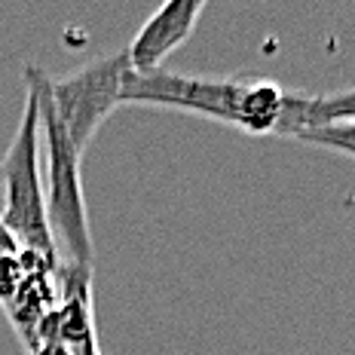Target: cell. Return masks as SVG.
<instances>
[{"label": "cell", "instance_id": "obj_9", "mask_svg": "<svg viewBox=\"0 0 355 355\" xmlns=\"http://www.w3.org/2000/svg\"><path fill=\"white\" fill-rule=\"evenodd\" d=\"M25 266H21L19 254H0V306H6L19 294L21 282H25Z\"/></svg>", "mask_w": 355, "mask_h": 355}, {"label": "cell", "instance_id": "obj_8", "mask_svg": "<svg viewBox=\"0 0 355 355\" xmlns=\"http://www.w3.org/2000/svg\"><path fill=\"white\" fill-rule=\"evenodd\" d=\"M297 141L324 147V150L346 153V157L355 159V116L352 120H340V123L322 125V129H313V132H306V135H300Z\"/></svg>", "mask_w": 355, "mask_h": 355}, {"label": "cell", "instance_id": "obj_10", "mask_svg": "<svg viewBox=\"0 0 355 355\" xmlns=\"http://www.w3.org/2000/svg\"><path fill=\"white\" fill-rule=\"evenodd\" d=\"M21 245H19V239L10 233V227L3 224V218H0V254H19Z\"/></svg>", "mask_w": 355, "mask_h": 355}, {"label": "cell", "instance_id": "obj_6", "mask_svg": "<svg viewBox=\"0 0 355 355\" xmlns=\"http://www.w3.org/2000/svg\"><path fill=\"white\" fill-rule=\"evenodd\" d=\"M205 0H168L141 25L135 40L125 46L132 71H157L181 43L196 31Z\"/></svg>", "mask_w": 355, "mask_h": 355}, {"label": "cell", "instance_id": "obj_3", "mask_svg": "<svg viewBox=\"0 0 355 355\" xmlns=\"http://www.w3.org/2000/svg\"><path fill=\"white\" fill-rule=\"evenodd\" d=\"M43 135H40V110L31 89H25V110H21L19 129L0 159L3 175V209L0 218L19 239L21 248L40 251L55 257L53 236L46 227V202H43V166H40Z\"/></svg>", "mask_w": 355, "mask_h": 355}, {"label": "cell", "instance_id": "obj_5", "mask_svg": "<svg viewBox=\"0 0 355 355\" xmlns=\"http://www.w3.org/2000/svg\"><path fill=\"white\" fill-rule=\"evenodd\" d=\"M92 276L95 266L80 263H58V306L43 319L37 331V343L58 340L71 346L73 355H105L98 343V324H95V303H92Z\"/></svg>", "mask_w": 355, "mask_h": 355}, {"label": "cell", "instance_id": "obj_2", "mask_svg": "<svg viewBox=\"0 0 355 355\" xmlns=\"http://www.w3.org/2000/svg\"><path fill=\"white\" fill-rule=\"evenodd\" d=\"M25 89H31L40 110V135H43V202H46V227L53 236L58 263L95 266L92 230H89V211L83 199V175H80V153L73 150L71 138L64 135L62 123L55 120L49 105V73L40 64L21 68Z\"/></svg>", "mask_w": 355, "mask_h": 355}, {"label": "cell", "instance_id": "obj_11", "mask_svg": "<svg viewBox=\"0 0 355 355\" xmlns=\"http://www.w3.org/2000/svg\"><path fill=\"white\" fill-rule=\"evenodd\" d=\"M28 355H73V352H71V346L58 343V340H46V343H37Z\"/></svg>", "mask_w": 355, "mask_h": 355}, {"label": "cell", "instance_id": "obj_4", "mask_svg": "<svg viewBox=\"0 0 355 355\" xmlns=\"http://www.w3.org/2000/svg\"><path fill=\"white\" fill-rule=\"evenodd\" d=\"M132 71L125 49L98 55L62 80H49V105L73 150L83 157L105 120L123 105V80Z\"/></svg>", "mask_w": 355, "mask_h": 355}, {"label": "cell", "instance_id": "obj_1", "mask_svg": "<svg viewBox=\"0 0 355 355\" xmlns=\"http://www.w3.org/2000/svg\"><path fill=\"white\" fill-rule=\"evenodd\" d=\"M123 105L172 107L224 125H236L248 135H276L285 89L272 80L196 77V73L157 68L125 73Z\"/></svg>", "mask_w": 355, "mask_h": 355}, {"label": "cell", "instance_id": "obj_7", "mask_svg": "<svg viewBox=\"0 0 355 355\" xmlns=\"http://www.w3.org/2000/svg\"><path fill=\"white\" fill-rule=\"evenodd\" d=\"M58 279L53 270H40V272H28L21 282L19 294L3 306L6 319H10L12 331L19 334L25 352H31L37 346V331H40L43 319L58 306Z\"/></svg>", "mask_w": 355, "mask_h": 355}]
</instances>
